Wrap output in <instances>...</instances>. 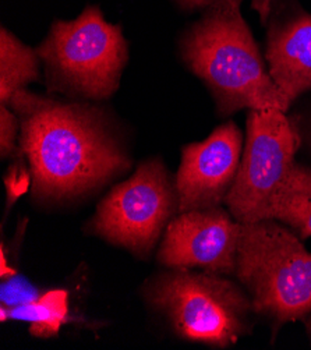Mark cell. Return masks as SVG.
Wrapping results in <instances>:
<instances>
[{
  "label": "cell",
  "mask_w": 311,
  "mask_h": 350,
  "mask_svg": "<svg viewBox=\"0 0 311 350\" xmlns=\"http://www.w3.org/2000/svg\"><path fill=\"white\" fill-rule=\"evenodd\" d=\"M0 320L25 321L32 336L53 338L68 320V295L63 289H53L31 303L12 308L0 307Z\"/></svg>",
  "instance_id": "13"
},
{
  "label": "cell",
  "mask_w": 311,
  "mask_h": 350,
  "mask_svg": "<svg viewBox=\"0 0 311 350\" xmlns=\"http://www.w3.org/2000/svg\"><path fill=\"white\" fill-rule=\"evenodd\" d=\"M180 52L187 67L208 85L219 113L241 109L288 112L240 5L211 8L183 35Z\"/></svg>",
  "instance_id": "2"
},
{
  "label": "cell",
  "mask_w": 311,
  "mask_h": 350,
  "mask_svg": "<svg viewBox=\"0 0 311 350\" xmlns=\"http://www.w3.org/2000/svg\"><path fill=\"white\" fill-rule=\"evenodd\" d=\"M271 219L288 225L300 239L311 237V167L293 165L272 202Z\"/></svg>",
  "instance_id": "11"
},
{
  "label": "cell",
  "mask_w": 311,
  "mask_h": 350,
  "mask_svg": "<svg viewBox=\"0 0 311 350\" xmlns=\"http://www.w3.org/2000/svg\"><path fill=\"white\" fill-rule=\"evenodd\" d=\"M246 143L225 205L240 224L271 219L272 202L288 179L300 146L296 123L281 109H252Z\"/></svg>",
  "instance_id": "7"
},
{
  "label": "cell",
  "mask_w": 311,
  "mask_h": 350,
  "mask_svg": "<svg viewBox=\"0 0 311 350\" xmlns=\"http://www.w3.org/2000/svg\"><path fill=\"white\" fill-rule=\"evenodd\" d=\"M40 56L2 27L0 35V105H9L13 95L36 81Z\"/></svg>",
  "instance_id": "12"
},
{
  "label": "cell",
  "mask_w": 311,
  "mask_h": 350,
  "mask_svg": "<svg viewBox=\"0 0 311 350\" xmlns=\"http://www.w3.org/2000/svg\"><path fill=\"white\" fill-rule=\"evenodd\" d=\"M180 3L189 6V8H214L219 5H228V3H234V5H241L243 0H179Z\"/></svg>",
  "instance_id": "16"
},
{
  "label": "cell",
  "mask_w": 311,
  "mask_h": 350,
  "mask_svg": "<svg viewBox=\"0 0 311 350\" xmlns=\"http://www.w3.org/2000/svg\"><path fill=\"white\" fill-rule=\"evenodd\" d=\"M306 329H307L308 338L311 339V316H308V317L306 319Z\"/></svg>",
  "instance_id": "18"
},
{
  "label": "cell",
  "mask_w": 311,
  "mask_h": 350,
  "mask_svg": "<svg viewBox=\"0 0 311 350\" xmlns=\"http://www.w3.org/2000/svg\"><path fill=\"white\" fill-rule=\"evenodd\" d=\"M178 214L175 182L163 162L152 158L100 200L87 230L138 258H147Z\"/></svg>",
  "instance_id": "6"
},
{
  "label": "cell",
  "mask_w": 311,
  "mask_h": 350,
  "mask_svg": "<svg viewBox=\"0 0 311 350\" xmlns=\"http://www.w3.org/2000/svg\"><path fill=\"white\" fill-rule=\"evenodd\" d=\"M37 53L51 92L95 102L118 91L129 59L122 27L108 23L96 6L76 20L55 21Z\"/></svg>",
  "instance_id": "5"
},
{
  "label": "cell",
  "mask_w": 311,
  "mask_h": 350,
  "mask_svg": "<svg viewBox=\"0 0 311 350\" xmlns=\"http://www.w3.org/2000/svg\"><path fill=\"white\" fill-rule=\"evenodd\" d=\"M241 146L240 129L228 122L204 142L183 147L175 179L179 214L225 204L240 165Z\"/></svg>",
  "instance_id": "9"
},
{
  "label": "cell",
  "mask_w": 311,
  "mask_h": 350,
  "mask_svg": "<svg viewBox=\"0 0 311 350\" xmlns=\"http://www.w3.org/2000/svg\"><path fill=\"white\" fill-rule=\"evenodd\" d=\"M18 135V116L8 105H0V155H2V158H10L14 152H17Z\"/></svg>",
  "instance_id": "15"
},
{
  "label": "cell",
  "mask_w": 311,
  "mask_h": 350,
  "mask_svg": "<svg viewBox=\"0 0 311 350\" xmlns=\"http://www.w3.org/2000/svg\"><path fill=\"white\" fill-rule=\"evenodd\" d=\"M144 297L175 335L221 349L249 332L254 312L245 288L206 271L166 268L146 284Z\"/></svg>",
  "instance_id": "4"
},
{
  "label": "cell",
  "mask_w": 311,
  "mask_h": 350,
  "mask_svg": "<svg viewBox=\"0 0 311 350\" xmlns=\"http://www.w3.org/2000/svg\"><path fill=\"white\" fill-rule=\"evenodd\" d=\"M241 224L219 206L178 214L167 225L157 254L163 268H200L232 275Z\"/></svg>",
  "instance_id": "8"
},
{
  "label": "cell",
  "mask_w": 311,
  "mask_h": 350,
  "mask_svg": "<svg viewBox=\"0 0 311 350\" xmlns=\"http://www.w3.org/2000/svg\"><path fill=\"white\" fill-rule=\"evenodd\" d=\"M271 5H272V0H252V8L254 10H257L262 23H265L268 20V16L271 12Z\"/></svg>",
  "instance_id": "17"
},
{
  "label": "cell",
  "mask_w": 311,
  "mask_h": 350,
  "mask_svg": "<svg viewBox=\"0 0 311 350\" xmlns=\"http://www.w3.org/2000/svg\"><path fill=\"white\" fill-rule=\"evenodd\" d=\"M234 275L275 328L311 316V253L282 222L241 224Z\"/></svg>",
  "instance_id": "3"
},
{
  "label": "cell",
  "mask_w": 311,
  "mask_h": 350,
  "mask_svg": "<svg viewBox=\"0 0 311 350\" xmlns=\"http://www.w3.org/2000/svg\"><path fill=\"white\" fill-rule=\"evenodd\" d=\"M268 72L288 108L311 90V14H299L273 24L265 52Z\"/></svg>",
  "instance_id": "10"
},
{
  "label": "cell",
  "mask_w": 311,
  "mask_h": 350,
  "mask_svg": "<svg viewBox=\"0 0 311 350\" xmlns=\"http://www.w3.org/2000/svg\"><path fill=\"white\" fill-rule=\"evenodd\" d=\"M41 295L42 293H40V291L33 285H31L25 278L18 276V273H16L14 276L2 279V293H0L2 306L0 307L12 308L21 304H27L37 300Z\"/></svg>",
  "instance_id": "14"
},
{
  "label": "cell",
  "mask_w": 311,
  "mask_h": 350,
  "mask_svg": "<svg viewBox=\"0 0 311 350\" xmlns=\"http://www.w3.org/2000/svg\"><path fill=\"white\" fill-rule=\"evenodd\" d=\"M8 107L20 120V152L29 165L33 201L57 204L83 198L131 166L118 130L94 103L21 90Z\"/></svg>",
  "instance_id": "1"
}]
</instances>
